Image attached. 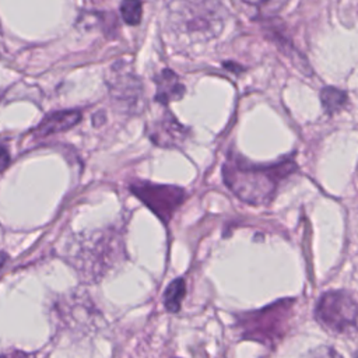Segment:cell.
Here are the masks:
<instances>
[{
	"instance_id": "obj_1",
	"label": "cell",
	"mask_w": 358,
	"mask_h": 358,
	"mask_svg": "<svg viewBox=\"0 0 358 358\" xmlns=\"http://www.w3.org/2000/svg\"><path fill=\"white\" fill-rule=\"evenodd\" d=\"M292 159L273 165H255L234 154L222 168V176L229 190L242 201L252 206L268 204L281 180L295 171Z\"/></svg>"
},
{
	"instance_id": "obj_2",
	"label": "cell",
	"mask_w": 358,
	"mask_h": 358,
	"mask_svg": "<svg viewBox=\"0 0 358 358\" xmlns=\"http://www.w3.org/2000/svg\"><path fill=\"white\" fill-rule=\"evenodd\" d=\"M224 25V13L215 0H173L169 27L178 36L192 42L213 39Z\"/></svg>"
},
{
	"instance_id": "obj_3",
	"label": "cell",
	"mask_w": 358,
	"mask_h": 358,
	"mask_svg": "<svg viewBox=\"0 0 358 358\" xmlns=\"http://www.w3.org/2000/svg\"><path fill=\"white\" fill-rule=\"evenodd\" d=\"M123 242L116 231H98L77 242L71 264L85 281H98L123 256Z\"/></svg>"
},
{
	"instance_id": "obj_4",
	"label": "cell",
	"mask_w": 358,
	"mask_h": 358,
	"mask_svg": "<svg viewBox=\"0 0 358 358\" xmlns=\"http://www.w3.org/2000/svg\"><path fill=\"white\" fill-rule=\"evenodd\" d=\"M294 301H277L260 310L239 316L238 327L243 338L256 340L263 344H275L287 331Z\"/></svg>"
},
{
	"instance_id": "obj_5",
	"label": "cell",
	"mask_w": 358,
	"mask_h": 358,
	"mask_svg": "<svg viewBox=\"0 0 358 358\" xmlns=\"http://www.w3.org/2000/svg\"><path fill=\"white\" fill-rule=\"evenodd\" d=\"M316 320L337 334H354L357 327V302L348 291L324 292L315 308Z\"/></svg>"
},
{
	"instance_id": "obj_6",
	"label": "cell",
	"mask_w": 358,
	"mask_h": 358,
	"mask_svg": "<svg viewBox=\"0 0 358 358\" xmlns=\"http://www.w3.org/2000/svg\"><path fill=\"white\" fill-rule=\"evenodd\" d=\"M130 190L165 224L169 222L186 197L182 187L173 185H158L145 180L131 183Z\"/></svg>"
},
{
	"instance_id": "obj_7",
	"label": "cell",
	"mask_w": 358,
	"mask_h": 358,
	"mask_svg": "<svg viewBox=\"0 0 358 358\" xmlns=\"http://www.w3.org/2000/svg\"><path fill=\"white\" fill-rule=\"evenodd\" d=\"M106 85L112 99L130 113H136L143 102V84L133 70L123 62L115 63L108 76Z\"/></svg>"
},
{
	"instance_id": "obj_8",
	"label": "cell",
	"mask_w": 358,
	"mask_h": 358,
	"mask_svg": "<svg viewBox=\"0 0 358 358\" xmlns=\"http://www.w3.org/2000/svg\"><path fill=\"white\" fill-rule=\"evenodd\" d=\"M147 134L154 144L172 148L180 147L186 141L189 130L182 126L169 110H164L148 123Z\"/></svg>"
},
{
	"instance_id": "obj_9",
	"label": "cell",
	"mask_w": 358,
	"mask_h": 358,
	"mask_svg": "<svg viewBox=\"0 0 358 358\" xmlns=\"http://www.w3.org/2000/svg\"><path fill=\"white\" fill-rule=\"evenodd\" d=\"M155 85H157L155 101L161 105H166L172 101H176L182 98V95L185 94V87L179 81V77L168 69H164L155 77Z\"/></svg>"
},
{
	"instance_id": "obj_10",
	"label": "cell",
	"mask_w": 358,
	"mask_h": 358,
	"mask_svg": "<svg viewBox=\"0 0 358 358\" xmlns=\"http://www.w3.org/2000/svg\"><path fill=\"white\" fill-rule=\"evenodd\" d=\"M81 119V113L78 110H59L48 115L39 126L35 129L38 136H49L53 133L69 130L76 126Z\"/></svg>"
},
{
	"instance_id": "obj_11",
	"label": "cell",
	"mask_w": 358,
	"mask_h": 358,
	"mask_svg": "<svg viewBox=\"0 0 358 358\" xmlns=\"http://www.w3.org/2000/svg\"><path fill=\"white\" fill-rule=\"evenodd\" d=\"M90 301H77V299H69L59 303L60 306V316L63 317L64 323L71 326V323H76L74 326H87L91 323V303Z\"/></svg>"
},
{
	"instance_id": "obj_12",
	"label": "cell",
	"mask_w": 358,
	"mask_h": 358,
	"mask_svg": "<svg viewBox=\"0 0 358 358\" xmlns=\"http://www.w3.org/2000/svg\"><path fill=\"white\" fill-rule=\"evenodd\" d=\"M186 294V284L183 278H175L165 289L164 294V305L166 310L176 313L180 309L182 299Z\"/></svg>"
},
{
	"instance_id": "obj_13",
	"label": "cell",
	"mask_w": 358,
	"mask_h": 358,
	"mask_svg": "<svg viewBox=\"0 0 358 358\" xmlns=\"http://www.w3.org/2000/svg\"><path fill=\"white\" fill-rule=\"evenodd\" d=\"M320 101L327 113H336L347 103V94L334 87H324L320 91Z\"/></svg>"
},
{
	"instance_id": "obj_14",
	"label": "cell",
	"mask_w": 358,
	"mask_h": 358,
	"mask_svg": "<svg viewBox=\"0 0 358 358\" xmlns=\"http://www.w3.org/2000/svg\"><path fill=\"white\" fill-rule=\"evenodd\" d=\"M120 14L127 25H137L143 15L141 0H122Z\"/></svg>"
},
{
	"instance_id": "obj_15",
	"label": "cell",
	"mask_w": 358,
	"mask_h": 358,
	"mask_svg": "<svg viewBox=\"0 0 358 358\" xmlns=\"http://www.w3.org/2000/svg\"><path fill=\"white\" fill-rule=\"evenodd\" d=\"M303 358H343V357L331 347H319V348L310 350Z\"/></svg>"
},
{
	"instance_id": "obj_16",
	"label": "cell",
	"mask_w": 358,
	"mask_h": 358,
	"mask_svg": "<svg viewBox=\"0 0 358 358\" xmlns=\"http://www.w3.org/2000/svg\"><path fill=\"white\" fill-rule=\"evenodd\" d=\"M10 164V152L6 145L0 144V172H3Z\"/></svg>"
},
{
	"instance_id": "obj_17",
	"label": "cell",
	"mask_w": 358,
	"mask_h": 358,
	"mask_svg": "<svg viewBox=\"0 0 358 358\" xmlns=\"http://www.w3.org/2000/svg\"><path fill=\"white\" fill-rule=\"evenodd\" d=\"M0 358H35V355L24 352V351H10L6 354H1Z\"/></svg>"
},
{
	"instance_id": "obj_18",
	"label": "cell",
	"mask_w": 358,
	"mask_h": 358,
	"mask_svg": "<svg viewBox=\"0 0 358 358\" xmlns=\"http://www.w3.org/2000/svg\"><path fill=\"white\" fill-rule=\"evenodd\" d=\"M6 260H7V255H6L4 252H0V268L3 267V264L6 263Z\"/></svg>"
}]
</instances>
